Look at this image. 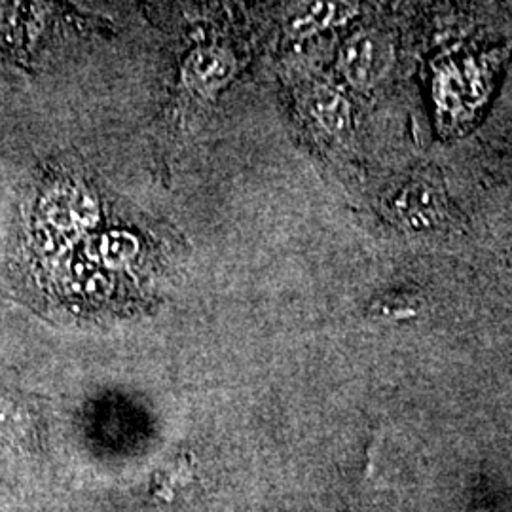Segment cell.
<instances>
[{
    "instance_id": "cell-5",
    "label": "cell",
    "mask_w": 512,
    "mask_h": 512,
    "mask_svg": "<svg viewBox=\"0 0 512 512\" xmlns=\"http://www.w3.org/2000/svg\"><path fill=\"white\" fill-rule=\"evenodd\" d=\"M357 4L349 2H308L294 6L287 19V31L294 38H306L327 29L330 25H340L357 14Z\"/></svg>"
},
{
    "instance_id": "cell-1",
    "label": "cell",
    "mask_w": 512,
    "mask_h": 512,
    "mask_svg": "<svg viewBox=\"0 0 512 512\" xmlns=\"http://www.w3.org/2000/svg\"><path fill=\"white\" fill-rule=\"evenodd\" d=\"M99 222L92 192L69 179H44L33 211V236L40 249L59 247Z\"/></svg>"
},
{
    "instance_id": "cell-7",
    "label": "cell",
    "mask_w": 512,
    "mask_h": 512,
    "mask_svg": "<svg viewBox=\"0 0 512 512\" xmlns=\"http://www.w3.org/2000/svg\"><path fill=\"white\" fill-rule=\"evenodd\" d=\"M308 109L317 124L332 135H344L351 129L348 101L329 88H315L308 97Z\"/></svg>"
},
{
    "instance_id": "cell-2",
    "label": "cell",
    "mask_w": 512,
    "mask_h": 512,
    "mask_svg": "<svg viewBox=\"0 0 512 512\" xmlns=\"http://www.w3.org/2000/svg\"><path fill=\"white\" fill-rule=\"evenodd\" d=\"M393 61L389 40L374 33L361 31L349 38L340 52V69L355 88H372L384 78Z\"/></svg>"
},
{
    "instance_id": "cell-6",
    "label": "cell",
    "mask_w": 512,
    "mask_h": 512,
    "mask_svg": "<svg viewBox=\"0 0 512 512\" xmlns=\"http://www.w3.org/2000/svg\"><path fill=\"white\" fill-rule=\"evenodd\" d=\"M141 241L126 230H112L99 238L92 239L86 245V255L93 266H105V268H124L129 262L139 255Z\"/></svg>"
},
{
    "instance_id": "cell-3",
    "label": "cell",
    "mask_w": 512,
    "mask_h": 512,
    "mask_svg": "<svg viewBox=\"0 0 512 512\" xmlns=\"http://www.w3.org/2000/svg\"><path fill=\"white\" fill-rule=\"evenodd\" d=\"M236 73V59L228 50L217 46L198 48L184 61L183 78L186 86L202 95L219 92Z\"/></svg>"
},
{
    "instance_id": "cell-8",
    "label": "cell",
    "mask_w": 512,
    "mask_h": 512,
    "mask_svg": "<svg viewBox=\"0 0 512 512\" xmlns=\"http://www.w3.org/2000/svg\"><path fill=\"white\" fill-rule=\"evenodd\" d=\"M403 219L410 222L412 228L431 226V222L437 219L439 205L433 192H429L423 186L408 188L401 198V205H397Z\"/></svg>"
},
{
    "instance_id": "cell-4",
    "label": "cell",
    "mask_w": 512,
    "mask_h": 512,
    "mask_svg": "<svg viewBox=\"0 0 512 512\" xmlns=\"http://www.w3.org/2000/svg\"><path fill=\"white\" fill-rule=\"evenodd\" d=\"M35 408L18 395L0 393V439L14 448H33L38 437Z\"/></svg>"
}]
</instances>
